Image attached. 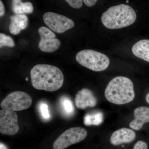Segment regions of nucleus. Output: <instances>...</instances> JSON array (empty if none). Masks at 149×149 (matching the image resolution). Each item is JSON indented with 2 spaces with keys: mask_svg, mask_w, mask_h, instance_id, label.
<instances>
[{
  "mask_svg": "<svg viewBox=\"0 0 149 149\" xmlns=\"http://www.w3.org/2000/svg\"><path fill=\"white\" fill-rule=\"evenodd\" d=\"M134 120L129 124L131 129L136 130H141L144 124L149 122V108L140 107L134 110Z\"/></svg>",
  "mask_w": 149,
  "mask_h": 149,
  "instance_id": "obj_11",
  "label": "nucleus"
},
{
  "mask_svg": "<svg viewBox=\"0 0 149 149\" xmlns=\"http://www.w3.org/2000/svg\"><path fill=\"white\" fill-rule=\"evenodd\" d=\"M28 80V78H27V77H26V81H27V80Z\"/></svg>",
  "mask_w": 149,
  "mask_h": 149,
  "instance_id": "obj_27",
  "label": "nucleus"
},
{
  "mask_svg": "<svg viewBox=\"0 0 149 149\" xmlns=\"http://www.w3.org/2000/svg\"><path fill=\"white\" fill-rule=\"evenodd\" d=\"M18 116L13 111H0V132L3 135L14 136L18 133Z\"/></svg>",
  "mask_w": 149,
  "mask_h": 149,
  "instance_id": "obj_8",
  "label": "nucleus"
},
{
  "mask_svg": "<svg viewBox=\"0 0 149 149\" xmlns=\"http://www.w3.org/2000/svg\"><path fill=\"white\" fill-rule=\"evenodd\" d=\"M38 33L40 39L55 38L56 35L52 30L47 27H41L38 29Z\"/></svg>",
  "mask_w": 149,
  "mask_h": 149,
  "instance_id": "obj_19",
  "label": "nucleus"
},
{
  "mask_svg": "<svg viewBox=\"0 0 149 149\" xmlns=\"http://www.w3.org/2000/svg\"><path fill=\"white\" fill-rule=\"evenodd\" d=\"M83 2L88 7H92L95 4L97 0H83Z\"/></svg>",
  "mask_w": 149,
  "mask_h": 149,
  "instance_id": "obj_23",
  "label": "nucleus"
},
{
  "mask_svg": "<svg viewBox=\"0 0 149 149\" xmlns=\"http://www.w3.org/2000/svg\"><path fill=\"white\" fill-rule=\"evenodd\" d=\"M40 110L42 116L44 119L48 120L50 117L49 107L48 105L45 102H42L40 104Z\"/></svg>",
  "mask_w": 149,
  "mask_h": 149,
  "instance_id": "obj_20",
  "label": "nucleus"
},
{
  "mask_svg": "<svg viewBox=\"0 0 149 149\" xmlns=\"http://www.w3.org/2000/svg\"><path fill=\"white\" fill-rule=\"evenodd\" d=\"M146 102H148V103L149 104V93H148L146 96Z\"/></svg>",
  "mask_w": 149,
  "mask_h": 149,
  "instance_id": "obj_26",
  "label": "nucleus"
},
{
  "mask_svg": "<svg viewBox=\"0 0 149 149\" xmlns=\"http://www.w3.org/2000/svg\"><path fill=\"white\" fill-rule=\"evenodd\" d=\"M74 103L77 108L84 109L87 107L95 106L97 100L92 91L90 89L84 88L76 94Z\"/></svg>",
  "mask_w": 149,
  "mask_h": 149,
  "instance_id": "obj_9",
  "label": "nucleus"
},
{
  "mask_svg": "<svg viewBox=\"0 0 149 149\" xmlns=\"http://www.w3.org/2000/svg\"><path fill=\"white\" fill-rule=\"evenodd\" d=\"M22 0H12V10L15 14H31L34 10L33 5L31 3L27 2L22 3Z\"/></svg>",
  "mask_w": 149,
  "mask_h": 149,
  "instance_id": "obj_15",
  "label": "nucleus"
},
{
  "mask_svg": "<svg viewBox=\"0 0 149 149\" xmlns=\"http://www.w3.org/2000/svg\"><path fill=\"white\" fill-rule=\"evenodd\" d=\"M128 1H128V0H127V1H126V2H127V3H128Z\"/></svg>",
  "mask_w": 149,
  "mask_h": 149,
  "instance_id": "obj_28",
  "label": "nucleus"
},
{
  "mask_svg": "<svg viewBox=\"0 0 149 149\" xmlns=\"http://www.w3.org/2000/svg\"><path fill=\"white\" fill-rule=\"evenodd\" d=\"M61 42L55 38L40 39L38 47L40 50L45 52H52L58 49Z\"/></svg>",
  "mask_w": 149,
  "mask_h": 149,
  "instance_id": "obj_14",
  "label": "nucleus"
},
{
  "mask_svg": "<svg viewBox=\"0 0 149 149\" xmlns=\"http://www.w3.org/2000/svg\"><path fill=\"white\" fill-rule=\"evenodd\" d=\"M1 149H7L3 144L1 143Z\"/></svg>",
  "mask_w": 149,
  "mask_h": 149,
  "instance_id": "obj_25",
  "label": "nucleus"
},
{
  "mask_svg": "<svg viewBox=\"0 0 149 149\" xmlns=\"http://www.w3.org/2000/svg\"><path fill=\"white\" fill-rule=\"evenodd\" d=\"M101 117L97 115L88 114L84 118V124L86 125H98L101 122V119H98Z\"/></svg>",
  "mask_w": 149,
  "mask_h": 149,
  "instance_id": "obj_16",
  "label": "nucleus"
},
{
  "mask_svg": "<svg viewBox=\"0 0 149 149\" xmlns=\"http://www.w3.org/2000/svg\"><path fill=\"white\" fill-rule=\"evenodd\" d=\"M5 13V7L1 1H0V16L2 17L3 15H4Z\"/></svg>",
  "mask_w": 149,
  "mask_h": 149,
  "instance_id": "obj_24",
  "label": "nucleus"
},
{
  "mask_svg": "<svg viewBox=\"0 0 149 149\" xmlns=\"http://www.w3.org/2000/svg\"><path fill=\"white\" fill-rule=\"evenodd\" d=\"M65 1L73 8L79 9L83 6V0H65Z\"/></svg>",
  "mask_w": 149,
  "mask_h": 149,
  "instance_id": "obj_21",
  "label": "nucleus"
},
{
  "mask_svg": "<svg viewBox=\"0 0 149 149\" xmlns=\"http://www.w3.org/2000/svg\"><path fill=\"white\" fill-rule=\"evenodd\" d=\"M135 11L130 6L120 4L110 8L101 17L105 27L110 29H118L130 26L136 21Z\"/></svg>",
  "mask_w": 149,
  "mask_h": 149,
  "instance_id": "obj_3",
  "label": "nucleus"
},
{
  "mask_svg": "<svg viewBox=\"0 0 149 149\" xmlns=\"http://www.w3.org/2000/svg\"><path fill=\"white\" fill-rule=\"evenodd\" d=\"M33 87L38 90L54 92L61 88L64 76L57 67L47 64H38L30 72Z\"/></svg>",
  "mask_w": 149,
  "mask_h": 149,
  "instance_id": "obj_1",
  "label": "nucleus"
},
{
  "mask_svg": "<svg viewBox=\"0 0 149 149\" xmlns=\"http://www.w3.org/2000/svg\"><path fill=\"white\" fill-rule=\"evenodd\" d=\"M132 51L137 57L149 62V40H143L137 42L133 45Z\"/></svg>",
  "mask_w": 149,
  "mask_h": 149,
  "instance_id": "obj_13",
  "label": "nucleus"
},
{
  "mask_svg": "<svg viewBox=\"0 0 149 149\" xmlns=\"http://www.w3.org/2000/svg\"><path fill=\"white\" fill-rule=\"evenodd\" d=\"M13 47L15 46V43L13 40L9 36H7L3 33L0 34V47Z\"/></svg>",
  "mask_w": 149,
  "mask_h": 149,
  "instance_id": "obj_17",
  "label": "nucleus"
},
{
  "mask_svg": "<svg viewBox=\"0 0 149 149\" xmlns=\"http://www.w3.org/2000/svg\"><path fill=\"white\" fill-rule=\"evenodd\" d=\"M148 145L143 141H139L136 142L132 149H148Z\"/></svg>",
  "mask_w": 149,
  "mask_h": 149,
  "instance_id": "obj_22",
  "label": "nucleus"
},
{
  "mask_svg": "<svg viewBox=\"0 0 149 149\" xmlns=\"http://www.w3.org/2000/svg\"><path fill=\"white\" fill-rule=\"evenodd\" d=\"M107 100L117 105L129 103L135 98L134 85L128 77L118 76L115 77L108 84L104 92Z\"/></svg>",
  "mask_w": 149,
  "mask_h": 149,
  "instance_id": "obj_2",
  "label": "nucleus"
},
{
  "mask_svg": "<svg viewBox=\"0 0 149 149\" xmlns=\"http://www.w3.org/2000/svg\"><path fill=\"white\" fill-rule=\"evenodd\" d=\"M62 106L63 111L67 114H71L74 112L72 102L70 99L64 97L62 100Z\"/></svg>",
  "mask_w": 149,
  "mask_h": 149,
  "instance_id": "obj_18",
  "label": "nucleus"
},
{
  "mask_svg": "<svg viewBox=\"0 0 149 149\" xmlns=\"http://www.w3.org/2000/svg\"><path fill=\"white\" fill-rule=\"evenodd\" d=\"M88 135L87 130L82 127H73L62 133L54 142V149H65L83 141Z\"/></svg>",
  "mask_w": 149,
  "mask_h": 149,
  "instance_id": "obj_6",
  "label": "nucleus"
},
{
  "mask_svg": "<svg viewBox=\"0 0 149 149\" xmlns=\"http://www.w3.org/2000/svg\"><path fill=\"white\" fill-rule=\"evenodd\" d=\"M43 20L51 30L63 33L74 27V22L63 15L54 13L47 12L43 15Z\"/></svg>",
  "mask_w": 149,
  "mask_h": 149,
  "instance_id": "obj_7",
  "label": "nucleus"
},
{
  "mask_svg": "<svg viewBox=\"0 0 149 149\" xmlns=\"http://www.w3.org/2000/svg\"><path fill=\"white\" fill-rule=\"evenodd\" d=\"M9 31L13 35H18L28 26V18L24 14H15L10 17Z\"/></svg>",
  "mask_w": 149,
  "mask_h": 149,
  "instance_id": "obj_12",
  "label": "nucleus"
},
{
  "mask_svg": "<svg viewBox=\"0 0 149 149\" xmlns=\"http://www.w3.org/2000/svg\"><path fill=\"white\" fill-rule=\"evenodd\" d=\"M136 137V133L133 130L128 128H121L112 133L110 142L113 146H119L131 143L135 140Z\"/></svg>",
  "mask_w": 149,
  "mask_h": 149,
  "instance_id": "obj_10",
  "label": "nucleus"
},
{
  "mask_svg": "<svg viewBox=\"0 0 149 149\" xmlns=\"http://www.w3.org/2000/svg\"><path fill=\"white\" fill-rule=\"evenodd\" d=\"M75 58L82 66L97 72L106 69L110 63L109 58L106 55L93 50L80 51L77 53Z\"/></svg>",
  "mask_w": 149,
  "mask_h": 149,
  "instance_id": "obj_4",
  "label": "nucleus"
},
{
  "mask_svg": "<svg viewBox=\"0 0 149 149\" xmlns=\"http://www.w3.org/2000/svg\"><path fill=\"white\" fill-rule=\"evenodd\" d=\"M32 102V98L27 93L15 91L9 94L3 100L1 107L3 109L20 111L29 108Z\"/></svg>",
  "mask_w": 149,
  "mask_h": 149,
  "instance_id": "obj_5",
  "label": "nucleus"
}]
</instances>
